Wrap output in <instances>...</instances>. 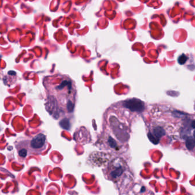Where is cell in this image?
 <instances>
[{"label":"cell","instance_id":"6da1fadb","mask_svg":"<svg viewBox=\"0 0 195 195\" xmlns=\"http://www.w3.org/2000/svg\"><path fill=\"white\" fill-rule=\"evenodd\" d=\"M45 88L46 109L56 119L73 112L77 90L75 83L69 76L58 74L48 76L44 80Z\"/></svg>","mask_w":195,"mask_h":195},{"label":"cell","instance_id":"277c9868","mask_svg":"<svg viewBox=\"0 0 195 195\" xmlns=\"http://www.w3.org/2000/svg\"><path fill=\"white\" fill-rule=\"evenodd\" d=\"M145 187H143L142 188V189H141V192H144V190H145Z\"/></svg>","mask_w":195,"mask_h":195},{"label":"cell","instance_id":"7a4b0ae2","mask_svg":"<svg viewBox=\"0 0 195 195\" xmlns=\"http://www.w3.org/2000/svg\"><path fill=\"white\" fill-rule=\"evenodd\" d=\"M46 136L43 134L36 135L29 141V147L34 152H41L46 147Z\"/></svg>","mask_w":195,"mask_h":195},{"label":"cell","instance_id":"3957f363","mask_svg":"<svg viewBox=\"0 0 195 195\" xmlns=\"http://www.w3.org/2000/svg\"><path fill=\"white\" fill-rule=\"evenodd\" d=\"M120 160L116 159L112 161L109 166V176L111 178H116L122 174L124 172L123 167L120 163Z\"/></svg>","mask_w":195,"mask_h":195}]
</instances>
